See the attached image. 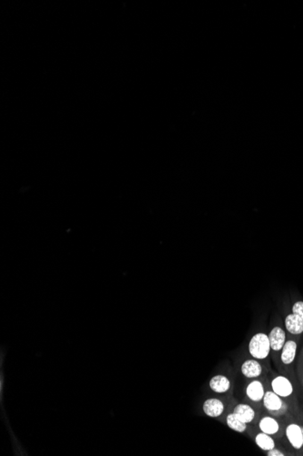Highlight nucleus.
Returning a JSON list of instances; mask_svg holds the SVG:
<instances>
[{"label": "nucleus", "mask_w": 303, "mask_h": 456, "mask_svg": "<svg viewBox=\"0 0 303 456\" xmlns=\"http://www.w3.org/2000/svg\"><path fill=\"white\" fill-rule=\"evenodd\" d=\"M265 392L266 391L263 383L259 380H254L253 382H251L245 389L246 395L254 402H261L263 401Z\"/></svg>", "instance_id": "9"}, {"label": "nucleus", "mask_w": 303, "mask_h": 456, "mask_svg": "<svg viewBox=\"0 0 303 456\" xmlns=\"http://www.w3.org/2000/svg\"><path fill=\"white\" fill-rule=\"evenodd\" d=\"M271 387L273 392L281 396L284 401L290 400L294 395V385L289 377L285 375H277L271 382Z\"/></svg>", "instance_id": "2"}, {"label": "nucleus", "mask_w": 303, "mask_h": 456, "mask_svg": "<svg viewBox=\"0 0 303 456\" xmlns=\"http://www.w3.org/2000/svg\"><path fill=\"white\" fill-rule=\"evenodd\" d=\"M271 344V350L274 354H281V350L285 344L286 333L283 329L276 326L272 329L271 333L268 335Z\"/></svg>", "instance_id": "6"}, {"label": "nucleus", "mask_w": 303, "mask_h": 456, "mask_svg": "<svg viewBox=\"0 0 303 456\" xmlns=\"http://www.w3.org/2000/svg\"><path fill=\"white\" fill-rule=\"evenodd\" d=\"M263 402L265 409L272 414L284 415L288 410V406L286 404L285 401L272 390L265 392Z\"/></svg>", "instance_id": "3"}, {"label": "nucleus", "mask_w": 303, "mask_h": 456, "mask_svg": "<svg viewBox=\"0 0 303 456\" xmlns=\"http://www.w3.org/2000/svg\"><path fill=\"white\" fill-rule=\"evenodd\" d=\"M301 384H302V386H303V377H302V379H301Z\"/></svg>", "instance_id": "18"}, {"label": "nucleus", "mask_w": 303, "mask_h": 456, "mask_svg": "<svg viewBox=\"0 0 303 456\" xmlns=\"http://www.w3.org/2000/svg\"><path fill=\"white\" fill-rule=\"evenodd\" d=\"M259 429L261 430V432L275 436L281 432V424L273 416L266 415L260 420Z\"/></svg>", "instance_id": "8"}, {"label": "nucleus", "mask_w": 303, "mask_h": 456, "mask_svg": "<svg viewBox=\"0 0 303 456\" xmlns=\"http://www.w3.org/2000/svg\"><path fill=\"white\" fill-rule=\"evenodd\" d=\"M299 342L296 340H287L280 354L281 364L287 368L291 367L296 360Z\"/></svg>", "instance_id": "5"}, {"label": "nucleus", "mask_w": 303, "mask_h": 456, "mask_svg": "<svg viewBox=\"0 0 303 456\" xmlns=\"http://www.w3.org/2000/svg\"><path fill=\"white\" fill-rule=\"evenodd\" d=\"M255 442L263 451H270V450H272V449L276 447V442L274 441V439L272 438V435L263 433V432H261V433L256 434Z\"/></svg>", "instance_id": "14"}, {"label": "nucleus", "mask_w": 303, "mask_h": 456, "mask_svg": "<svg viewBox=\"0 0 303 456\" xmlns=\"http://www.w3.org/2000/svg\"><path fill=\"white\" fill-rule=\"evenodd\" d=\"M285 328L288 333L292 335H300L303 333V320L294 313H290L286 316Z\"/></svg>", "instance_id": "11"}, {"label": "nucleus", "mask_w": 303, "mask_h": 456, "mask_svg": "<svg viewBox=\"0 0 303 456\" xmlns=\"http://www.w3.org/2000/svg\"><path fill=\"white\" fill-rule=\"evenodd\" d=\"M210 388L213 392L217 393H225L231 388V381L227 378L226 376L219 374L215 375L210 381Z\"/></svg>", "instance_id": "13"}, {"label": "nucleus", "mask_w": 303, "mask_h": 456, "mask_svg": "<svg viewBox=\"0 0 303 456\" xmlns=\"http://www.w3.org/2000/svg\"><path fill=\"white\" fill-rule=\"evenodd\" d=\"M285 435L290 445L295 450L303 449V426L297 422H290L286 425Z\"/></svg>", "instance_id": "4"}, {"label": "nucleus", "mask_w": 303, "mask_h": 456, "mask_svg": "<svg viewBox=\"0 0 303 456\" xmlns=\"http://www.w3.org/2000/svg\"><path fill=\"white\" fill-rule=\"evenodd\" d=\"M226 424L229 428L238 432V433H245L247 430V424L243 422L241 420L233 413L227 415Z\"/></svg>", "instance_id": "15"}, {"label": "nucleus", "mask_w": 303, "mask_h": 456, "mask_svg": "<svg viewBox=\"0 0 303 456\" xmlns=\"http://www.w3.org/2000/svg\"><path fill=\"white\" fill-rule=\"evenodd\" d=\"M233 414H235L243 422H245L246 424L252 423L256 416L255 410L252 406L246 403H239L234 407L233 409Z\"/></svg>", "instance_id": "12"}, {"label": "nucleus", "mask_w": 303, "mask_h": 456, "mask_svg": "<svg viewBox=\"0 0 303 456\" xmlns=\"http://www.w3.org/2000/svg\"><path fill=\"white\" fill-rule=\"evenodd\" d=\"M271 351V344L267 334L263 333H256L250 340L249 352L254 359L266 360Z\"/></svg>", "instance_id": "1"}, {"label": "nucleus", "mask_w": 303, "mask_h": 456, "mask_svg": "<svg viewBox=\"0 0 303 456\" xmlns=\"http://www.w3.org/2000/svg\"><path fill=\"white\" fill-rule=\"evenodd\" d=\"M224 411H225V405H224L223 401L219 399L212 398V399H208L204 401V414L209 417H213V418L220 417L224 413Z\"/></svg>", "instance_id": "10"}, {"label": "nucleus", "mask_w": 303, "mask_h": 456, "mask_svg": "<svg viewBox=\"0 0 303 456\" xmlns=\"http://www.w3.org/2000/svg\"><path fill=\"white\" fill-rule=\"evenodd\" d=\"M292 313L298 315L303 320V301H296L292 306Z\"/></svg>", "instance_id": "16"}, {"label": "nucleus", "mask_w": 303, "mask_h": 456, "mask_svg": "<svg viewBox=\"0 0 303 456\" xmlns=\"http://www.w3.org/2000/svg\"><path fill=\"white\" fill-rule=\"evenodd\" d=\"M267 455L268 456H284L285 455V453L283 452V451H280V450H278L276 449V447L275 448H273L272 450H270V451H267Z\"/></svg>", "instance_id": "17"}, {"label": "nucleus", "mask_w": 303, "mask_h": 456, "mask_svg": "<svg viewBox=\"0 0 303 456\" xmlns=\"http://www.w3.org/2000/svg\"><path fill=\"white\" fill-rule=\"evenodd\" d=\"M240 371L243 375L246 378H258L263 374V365L256 359L247 360L240 366Z\"/></svg>", "instance_id": "7"}]
</instances>
